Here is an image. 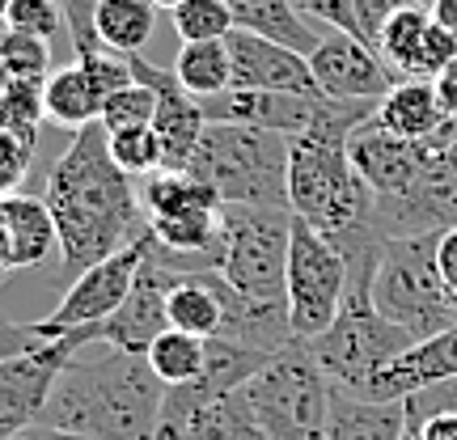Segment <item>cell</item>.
Here are the masks:
<instances>
[{
  "label": "cell",
  "mask_w": 457,
  "mask_h": 440,
  "mask_svg": "<svg viewBox=\"0 0 457 440\" xmlns=\"http://www.w3.org/2000/svg\"><path fill=\"white\" fill-rule=\"evenodd\" d=\"M377 102L322 98L313 123L288 140V208L296 220L318 228L343 262H369L386 250L373 225V187L352 165V131L369 123Z\"/></svg>",
  "instance_id": "1"
},
{
  "label": "cell",
  "mask_w": 457,
  "mask_h": 440,
  "mask_svg": "<svg viewBox=\"0 0 457 440\" xmlns=\"http://www.w3.org/2000/svg\"><path fill=\"white\" fill-rule=\"evenodd\" d=\"M43 199L55 216L60 259L72 279L148 233L140 191L114 165L102 123L72 131V145L64 148V157L47 170Z\"/></svg>",
  "instance_id": "2"
},
{
  "label": "cell",
  "mask_w": 457,
  "mask_h": 440,
  "mask_svg": "<svg viewBox=\"0 0 457 440\" xmlns=\"http://www.w3.org/2000/svg\"><path fill=\"white\" fill-rule=\"evenodd\" d=\"M170 386L157 381L145 356L111 347L106 356L68 360L38 415L43 428L77 432L89 440H157Z\"/></svg>",
  "instance_id": "3"
},
{
  "label": "cell",
  "mask_w": 457,
  "mask_h": 440,
  "mask_svg": "<svg viewBox=\"0 0 457 440\" xmlns=\"http://www.w3.org/2000/svg\"><path fill=\"white\" fill-rule=\"evenodd\" d=\"M182 174L216 187L220 203L288 208V136L242 123H208Z\"/></svg>",
  "instance_id": "4"
},
{
  "label": "cell",
  "mask_w": 457,
  "mask_h": 440,
  "mask_svg": "<svg viewBox=\"0 0 457 440\" xmlns=\"http://www.w3.org/2000/svg\"><path fill=\"white\" fill-rule=\"evenodd\" d=\"M436 237L441 233L386 242L373 276V310L415 343L457 327V296L436 267Z\"/></svg>",
  "instance_id": "5"
},
{
  "label": "cell",
  "mask_w": 457,
  "mask_h": 440,
  "mask_svg": "<svg viewBox=\"0 0 457 440\" xmlns=\"http://www.w3.org/2000/svg\"><path fill=\"white\" fill-rule=\"evenodd\" d=\"M237 394L271 440H327L335 386L305 343H293L271 356V364L250 377Z\"/></svg>",
  "instance_id": "6"
},
{
  "label": "cell",
  "mask_w": 457,
  "mask_h": 440,
  "mask_svg": "<svg viewBox=\"0 0 457 440\" xmlns=\"http://www.w3.org/2000/svg\"><path fill=\"white\" fill-rule=\"evenodd\" d=\"M288 242H293L288 208L225 203L216 271L250 301H284L288 305Z\"/></svg>",
  "instance_id": "7"
},
{
  "label": "cell",
  "mask_w": 457,
  "mask_h": 440,
  "mask_svg": "<svg viewBox=\"0 0 457 440\" xmlns=\"http://www.w3.org/2000/svg\"><path fill=\"white\" fill-rule=\"evenodd\" d=\"M411 335L403 327H394L390 318H381L373 310V296H343L339 318L330 322L327 335L310 339L305 347L313 360L322 364V373L330 377V386H339L347 394H364V386L373 381L394 356H403L411 347Z\"/></svg>",
  "instance_id": "8"
},
{
  "label": "cell",
  "mask_w": 457,
  "mask_h": 440,
  "mask_svg": "<svg viewBox=\"0 0 457 440\" xmlns=\"http://www.w3.org/2000/svg\"><path fill=\"white\" fill-rule=\"evenodd\" d=\"M347 296V262L335 245L293 216V242H288V322L296 343L327 335L339 318Z\"/></svg>",
  "instance_id": "9"
},
{
  "label": "cell",
  "mask_w": 457,
  "mask_h": 440,
  "mask_svg": "<svg viewBox=\"0 0 457 440\" xmlns=\"http://www.w3.org/2000/svg\"><path fill=\"white\" fill-rule=\"evenodd\" d=\"M148 245H153V228L145 237H136L128 250H119L111 259L94 262L89 271L72 279V288L64 293V301L55 305V313H47L43 322H34V335L47 343V339H60L68 330H81V327H94L102 318H111L123 301H128L131 284L140 276V262L148 259Z\"/></svg>",
  "instance_id": "10"
},
{
  "label": "cell",
  "mask_w": 457,
  "mask_h": 440,
  "mask_svg": "<svg viewBox=\"0 0 457 440\" xmlns=\"http://www.w3.org/2000/svg\"><path fill=\"white\" fill-rule=\"evenodd\" d=\"M179 271L170 267V259L162 254V245H148V259L140 262V276L131 284L128 301L102 318L94 327H81L85 343H111L119 352H131V356H145L153 339L170 330V288H174Z\"/></svg>",
  "instance_id": "11"
},
{
  "label": "cell",
  "mask_w": 457,
  "mask_h": 440,
  "mask_svg": "<svg viewBox=\"0 0 457 440\" xmlns=\"http://www.w3.org/2000/svg\"><path fill=\"white\" fill-rule=\"evenodd\" d=\"M81 347H89L81 330H68L60 339L38 343L26 356L0 360V440H17L26 428L38 424L60 373Z\"/></svg>",
  "instance_id": "12"
},
{
  "label": "cell",
  "mask_w": 457,
  "mask_h": 440,
  "mask_svg": "<svg viewBox=\"0 0 457 440\" xmlns=\"http://www.w3.org/2000/svg\"><path fill=\"white\" fill-rule=\"evenodd\" d=\"M310 72L322 98L335 102H381L398 77L364 38L343 30H327L310 51Z\"/></svg>",
  "instance_id": "13"
},
{
  "label": "cell",
  "mask_w": 457,
  "mask_h": 440,
  "mask_svg": "<svg viewBox=\"0 0 457 440\" xmlns=\"http://www.w3.org/2000/svg\"><path fill=\"white\" fill-rule=\"evenodd\" d=\"M157 440H271L245 407L242 394L195 398L187 390L165 394V411L157 424Z\"/></svg>",
  "instance_id": "14"
},
{
  "label": "cell",
  "mask_w": 457,
  "mask_h": 440,
  "mask_svg": "<svg viewBox=\"0 0 457 440\" xmlns=\"http://www.w3.org/2000/svg\"><path fill=\"white\" fill-rule=\"evenodd\" d=\"M131 77L148 85L157 94V114H153V131L162 140V170H187L191 153L199 148V136L208 128V119L199 111V98H191L179 85L174 68L148 64L145 55H128Z\"/></svg>",
  "instance_id": "15"
},
{
  "label": "cell",
  "mask_w": 457,
  "mask_h": 440,
  "mask_svg": "<svg viewBox=\"0 0 457 440\" xmlns=\"http://www.w3.org/2000/svg\"><path fill=\"white\" fill-rule=\"evenodd\" d=\"M352 165H356V174L369 187H373L377 199H390V195H403L411 191L420 174L428 170L432 162V140H403V136H390V131H381L369 119V123H360L352 131Z\"/></svg>",
  "instance_id": "16"
},
{
  "label": "cell",
  "mask_w": 457,
  "mask_h": 440,
  "mask_svg": "<svg viewBox=\"0 0 457 440\" xmlns=\"http://www.w3.org/2000/svg\"><path fill=\"white\" fill-rule=\"evenodd\" d=\"M225 47H228V60H233V89H276V94L322 98L318 85H313L310 55L245 30L228 34Z\"/></svg>",
  "instance_id": "17"
},
{
  "label": "cell",
  "mask_w": 457,
  "mask_h": 440,
  "mask_svg": "<svg viewBox=\"0 0 457 440\" xmlns=\"http://www.w3.org/2000/svg\"><path fill=\"white\" fill-rule=\"evenodd\" d=\"M322 98L305 94H276V89H225L216 98H199V111L208 123H242V128L279 131V136H301L313 123Z\"/></svg>",
  "instance_id": "18"
},
{
  "label": "cell",
  "mask_w": 457,
  "mask_h": 440,
  "mask_svg": "<svg viewBox=\"0 0 457 440\" xmlns=\"http://www.w3.org/2000/svg\"><path fill=\"white\" fill-rule=\"evenodd\" d=\"M453 377H457V327L441 330L432 339L411 343L407 352L394 356L356 398H369V403H403L415 390H428L436 381H453Z\"/></svg>",
  "instance_id": "19"
},
{
  "label": "cell",
  "mask_w": 457,
  "mask_h": 440,
  "mask_svg": "<svg viewBox=\"0 0 457 440\" xmlns=\"http://www.w3.org/2000/svg\"><path fill=\"white\" fill-rule=\"evenodd\" d=\"M373 123L390 136H403V140H432L436 131L449 123L436 102V89L424 77H403L386 98L377 102Z\"/></svg>",
  "instance_id": "20"
},
{
  "label": "cell",
  "mask_w": 457,
  "mask_h": 440,
  "mask_svg": "<svg viewBox=\"0 0 457 440\" xmlns=\"http://www.w3.org/2000/svg\"><path fill=\"white\" fill-rule=\"evenodd\" d=\"M0 212L9 220V233H13V254H17V271H34L55 254L60 245V228H55V216H51L47 199L43 195H17L0 199Z\"/></svg>",
  "instance_id": "21"
},
{
  "label": "cell",
  "mask_w": 457,
  "mask_h": 440,
  "mask_svg": "<svg viewBox=\"0 0 457 440\" xmlns=\"http://www.w3.org/2000/svg\"><path fill=\"white\" fill-rule=\"evenodd\" d=\"M267 364H271V352H259V347H245V343H233V339H220V335H216V339H208V352H204V373H199L191 386H174V390H187V394H195V398L237 394L245 381L259 377Z\"/></svg>",
  "instance_id": "22"
},
{
  "label": "cell",
  "mask_w": 457,
  "mask_h": 440,
  "mask_svg": "<svg viewBox=\"0 0 457 440\" xmlns=\"http://www.w3.org/2000/svg\"><path fill=\"white\" fill-rule=\"evenodd\" d=\"M228 13H233V30L259 34V38H271V43H284V47L310 55L318 47L322 34H313L305 26V17L293 0H225Z\"/></svg>",
  "instance_id": "23"
},
{
  "label": "cell",
  "mask_w": 457,
  "mask_h": 440,
  "mask_svg": "<svg viewBox=\"0 0 457 440\" xmlns=\"http://www.w3.org/2000/svg\"><path fill=\"white\" fill-rule=\"evenodd\" d=\"M403 432H407L403 403H369L335 386L327 440H403Z\"/></svg>",
  "instance_id": "24"
},
{
  "label": "cell",
  "mask_w": 457,
  "mask_h": 440,
  "mask_svg": "<svg viewBox=\"0 0 457 440\" xmlns=\"http://www.w3.org/2000/svg\"><path fill=\"white\" fill-rule=\"evenodd\" d=\"M43 114H47L51 123L72 128V131L98 123L102 94L77 60L64 68H55V72H47V81H43Z\"/></svg>",
  "instance_id": "25"
},
{
  "label": "cell",
  "mask_w": 457,
  "mask_h": 440,
  "mask_svg": "<svg viewBox=\"0 0 457 440\" xmlns=\"http://www.w3.org/2000/svg\"><path fill=\"white\" fill-rule=\"evenodd\" d=\"M170 327L187 330L195 339L220 335V293L212 271H179L170 288Z\"/></svg>",
  "instance_id": "26"
},
{
  "label": "cell",
  "mask_w": 457,
  "mask_h": 440,
  "mask_svg": "<svg viewBox=\"0 0 457 440\" xmlns=\"http://www.w3.org/2000/svg\"><path fill=\"white\" fill-rule=\"evenodd\" d=\"M157 30V4L153 0H102L94 9V34L114 55H140Z\"/></svg>",
  "instance_id": "27"
},
{
  "label": "cell",
  "mask_w": 457,
  "mask_h": 440,
  "mask_svg": "<svg viewBox=\"0 0 457 440\" xmlns=\"http://www.w3.org/2000/svg\"><path fill=\"white\" fill-rule=\"evenodd\" d=\"M148 220H162V216H179V212H199V208H225L216 187H208L195 174H182V170H162V174H148L145 191H140Z\"/></svg>",
  "instance_id": "28"
},
{
  "label": "cell",
  "mask_w": 457,
  "mask_h": 440,
  "mask_svg": "<svg viewBox=\"0 0 457 440\" xmlns=\"http://www.w3.org/2000/svg\"><path fill=\"white\" fill-rule=\"evenodd\" d=\"M428 26H432V13L424 4H403L377 34V55L390 64L398 81L403 77H420V51H424Z\"/></svg>",
  "instance_id": "29"
},
{
  "label": "cell",
  "mask_w": 457,
  "mask_h": 440,
  "mask_svg": "<svg viewBox=\"0 0 457 440\" xmlns=\"http://www.w3.org/2000/svg\"><path fill=\"white\" fill-rule=\"evenodd\" d=\"M174 77L191 98H216L233 89V60H228L225 38L216 43H182L174 60Z\"/></svg>",
  "instance_id": "30"
},
{
  "label": "cell",
  "mask_w": 457,
  "mask_h": 440,
  "mask_svg": "<svg viewBox=\"0 0 457 440\" xmlns=\"http://www.w3.org/2000/svg\"><path fill=\"white\" fill-rule=\"evenodd\" d=\"M204 352H208V339H195V335H187V330H162L153 347L145 352L148 369L157 373L162 386H191L199 373H204Z\"/></svg>",
  "instance_id": "31"
},
{
  "label": "cell",
  "mask_w": 457,
  "mask_h": 440,
  "mask_svg": "<svg viewBox=\"0 0 457 440\" xmlns=\"http://www.w3.org/2000/svg\"><path fill=\"white\" fill-rule=\"evenodd\" d=\"M170 17L182 43H216L233 34V13L225 0H182L179 9H170Z\"/></svg>",
  "instance_id": "32"
},
{
  "label": "cell",
  "mask_w": 457,
  "mask_h": 440,
  "mask_svg": "<svg viewBox=\"0 0 457 440\" xmlns=\"http://www.w3.org/2000/svg\"><path fill=\"white\" fill-rule=\"evenodd\" d=\"M106 145H111L114 165L128 174V178H145L162 170V140L153 128H131V131H106Z\"/></svg>",
  "instance_id": "33"
},
{
  "label": "cell",
  "mask_w": 457,
  "mask_h": 440,
  "mask_svg": "<svg viewBox=\"0 0 457 440\" xmlns=\"http://www.w3.org/2000/svg\"><path fill=\"white\" fill-rule=\"evenodd\" d=\"M153 114H157V94L148 85L131 81L102 102L98 123L106 131H131V128H153Z\"/></svg>",
  "instance_id": "34"
},
{
  "label": "cell",
  "mask_w": 457,
  "mask_h": 440,
  "mask_svg": "<svg viewBox=\"0 0 457 440\" xmlns=\"http://www.w3.org/2000/svg\"><path fill=\"white\" fill-rule=\"evenodd\" d=\"M0 72L26 77V81H47V72H51L47 38H34V34H21V30H4L0 34Z\"/></svg>",
  "instance_id": "35"
},
{
  "label": "cell",
  "mask_w": 457,
  "mask_h": 440,
  "mask_svg": "<svg viewBox=\"0 0 457 440\" xmlns=\"http://www.w3.org/2000/svg\"><path fill=\"white\" fill-rule=\"evenodd\" d=\"M4 26L34 34V38H51L64 26V9H60V0H13L4 13Z\"/></svg>",
  "instance_id": "36"
},
{
  "label": "cell",
  "mask_w": 457,
  "mask_h": 440,
  "mask_svg": "<svg viewBox=\"0 0 457 440\" xmlns=\"http://www.w3.org/2000/svg\"><path fill=\"white\" fill-rule=\"evenodd\" d=\"M30 157H34L30 140H21L17 131L0 128V199H9L21 191V182L30 174Z\"/></svg>",
  "instance_id": "37"
},
{
  "label": "cell",
  "mask_w": 457,
  "mask_h": 440,
  "mask_svg": "<svg viewBox=\"0 0 457 440\" xmlns=\"http://www.w3.org/2000/svg\"><path fill=\"white\" fill-rule=\"evenodd\" d=\"M77 64L89 72V81L98 85V94L102 102L111 98V94H119L123 85H131L136 77H131V64H128V55H114V51H89V55H77Z\"/></svg>",
  "instance_id": "38"
},
{
  "label": "cell",
  "mask_w": 457,
  "mask_h": 440,
  "mask_svg": "<svg viewBox=\"0 0 457 440\" xmlns=\"http://www.w3.org/2000/svg\"><path fill=\"white\" fill-rule=\"evenodd\" d=\"M102 0H60L64 9V26H68V38H72V51L77 55H89V51H102L98 34H94V9Z\"/></svg>",
  "instance_id": "39"
},
{
  "label": "cell",
  "mask_w": 457,
  "mask_h": 440,
  "mask_svg": "<svg viewBox=\"0 0 457 440\" xmlns=\"http://www.w3.org/2000/svg\"><path fill=\"white\" fill-rule=\"evenodd\" d=\"M449 64H457V34H449L441 21H432L424 34V51H420V77L432 81Z\"/></svg>",
  "instance_id": "40"
},
{
  "label": "cell",
  "mask_w": 457,
  "mask_h": 440,
  "mask_svg": "<svg viewBox=\"0 0 457 440\" xmlns=\"http://www.w3.org/2000/svg\"><path fill=\"white\" fill-rule=\"evenodd\" d=\"M403 4H411V0H352V13H356V34L377 51V34H381V26H386V21H390Z\"/></svg>",
  "instance_id": "41"
},
{
  "label": "cell",
  "mask_w": 457,
  "mask_h": 440,
  "mask_svg": "<svg viewBox=\"0 0 457 440\" xmlns=\"http://www.w3.org/2000/svg\"><path fill=\"white\" fill-rule=\"evenodd\" d=\"M296 9L305 17H318L327 21L330 30H343V34H356V13H352V0H293ZM360 38V34H356Z\"/></svg>",
  "instance_id": "42"
},
{
  "label": "cell",
  "mask_w": 457,
  "mask_h": 440,
  "mask_svg": "<svg viewBox=\"0 0 457 440\" xmlns=\"http://www.w3.org/2000/svg\"><path fill=\"white\" fill-rule=\"evenodd\" d=\"M38 335H34V322H13L0 313V360H13V356H26L38 347Z\"/></svg>",
  "instance_id": "43"
},
{
  "label": "cell",
  "mask_w": 457,
  "mask_h": 440,
  "mask_svg": "<svg viewBox=\"0 0 457 440\" xmlns=\"http://www.w3.org/2000/svg\"><path fill=\"white\" fill-rule=\"evenodd\" d=\"M403 440H457V411H441L403 432Z\"/></svg>",
  "instance_id": "44"
},
{
  "label": "cell",
  "mask_w": 457,
  "mask_h": 440,
  "mask_svg": "<svg viewBox=\"0 0 457 440\" xmlns=\"http://www.w3.org/2000/svg\"><path fill=\"white\" fill-rule=\"evenodd\" d=\"M436 267H441L445 284H449L453 296H457V225L445 228L441 237H436Z\"/></svg>",
  "instance_id": "45"
},
{
  "label": "cell",
  "mask_w": 457,
  "mask_h": 440,
  "mask_svg": "<svg viewBox=\"0 0 457 440\" xmlns=\"http://www.w3.org/2000/svg\"><path fill=\"white\" fill-rule=\"evenodd\" d=\"M432 89H436V102H441L445 119H457V64L436 72V77H432Z\"/></svg>",
  "instance_id": "46"
},
{
  "label": "cell",
  "mask_w": 457,
  "mask_h": 440,
  "mask_svg": "<svg viewBox=\"0 0 457 440\" xmlns=\"http://www.w3.org/2000/svg\"><path fill=\"white\" fill-rule=\"evenodd\" d=\"M17 271V254H13V233H9V220L0 212V284Z\"/></svg>",
  "instance_id": "47"
},
{
  "label": "cell",
  "mask_w": 457,
  "mask_h": 440,
  "mask_svg": "<svg viewBox=\"0 0 457 440\" xmlns=\"http://www.w3.org/2000/svg\"><path fill=\"white\" fill-rule=\"evenodd\" d=\"M432 21H441L449 34H457V0H432Z\"/></svg>",
  "instance_id": "48"
},
{
  "label": "cell",
  "mask_w": 457,
  "mask_h": 440,
  "mask_svg": "<svg viewBox=\"0 0 457 440\" xmlns=\"http://www.w3.org/2000/svg\"><path fill=\"white\" fill-rule=\"evenodd\" d=\"M17 440H89V436H77V432H60V428H43V424H34L26 428Z\"/></svg>",
  "instance_id": "49"
},
{
  "label": "cell",
  "mask_w": 457,
  "mask_h": 440,
  "mask_svg": "<svg viewBox=\"0 0 457 440\" xmlns=\"http://www.w3.org/2000/svg\"><path fill=\"white\" fill-rule=\"evenodd\" d=\"M153 4H157V9H179L182 0H153Z\"/></svg>",
  "instance_id": "50"
},
{
  "label": "cell",
  "mask_w": 457,
  "mask_h": 440,
  "mask_svg": "<svg viewBox=\"0 0 457 440\" xmlns=\"http://www.w3.org/2000/svg\"><path fill=\"white\" fill-rule=\"evenodd\" d=\"M9 4H13V0H0V21H4V13H9Z\"/></svg>",
  "instance_id": "51"
}]
</instances>
